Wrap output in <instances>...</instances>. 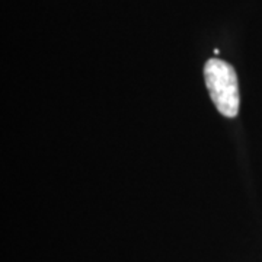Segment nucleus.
Returning a JSON list of instances; mask_svg holds the SVG:
<instances>
[{"instance_id":"obj_1","label":"nucleus","mask_w":262,"mask_h":262,"mask_svg":"<svg viewBox=\"0 0 262 262\" xmlns=\"http://www.w3.org/2000/svg\"><path fill=\"white\" fill-rule=\"evenodd\" d=\"M204 79L217 111L223 117L234 118L239 113L241 95L233 66L220 58H210L204 66Z\"/></svg>"}]
</instances>
